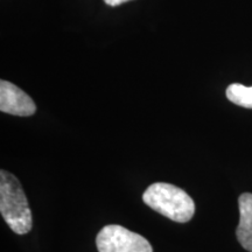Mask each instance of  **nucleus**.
<instances>
[{
	"mask_svg": "<svg viewBox=\"0 0 252 252\" xmlns=\"http://www.w3.org/2000/svg\"><path fill=\"white\" fill-rule=\"evenodd\" d=\"M144 202L157 213L178 223L193 219L195 203L184 189L165 182L151 185L143 195Z\"/></svg>",
	"mask_w": 252,
	"mask_h": 252,
	"instance_id": "2",
	"label": "nucleus"
},
{
	"mask_svg": "<svg viewBox=\"0 0 252 252\" xmlns=\"http://www.w3.org/2000/svg\"><path fill=\"white\" fill-rule=\"evenodd\" d=\"M96 245L98 252H153L146 238L118 224L104 226L97 235Z\"/></svg>",
	"mask_w": 252,
	"mask_h": 252,
	"instance_id": "3",
	"label": "nucleus"
},
{
	"mask_svg": "<svg viewBox=\"0 0 252 252\" xmlns=\"http://www.w3.org/2000/svg\"><path fill=\"white\" fill-rule=\"evenodd\" d=\"M0 110L20 117H28L36 111L35 103L28 94L11 82H0Z\"/></svg>",
	"mask_w": 252,
	"mask_h": 252,
	"instance_id": "4",
	"label": "nucleus"
},
{
	"mask_svg": "<svg viewBox=\"0 0 252 252\" xmlns=\"http://www.w3.org/2000/svg\"><path fill=\"white\" fill-rule=\"evenodd\" d=\"M0 213L12 231L26 235L33 226L27 197L20 182L13 174L0 171Z\"/></svg>",
	"mask_w": 252,
	"mask_h": 252,
	"instance_id": "1",
	"label": "nucleus"
},
{
	"mask_svg": "<svg viewBox=\"0 0 252 252\" xmlns=\"http://www.w3.org/2000/svg\"><path fill=\"white\" fill-rule=\"evenodd\" d=\"M126 1H130V0H104V2H105L106 5L111 6V7H116V6L124 4Z\"/></svg>",
	"mask_w": 252,
	"mask_h": 252,
	"instance_id": "7",
	"label": "nucleus"
},
{
	"mask_svg": "<svg viewBox=\"0 0 252 252\" xmlns=\"http://www.w3.org/2000/svg\"><path fill=\"white\" fill-rule=\"evenodd\" d=\"M239 223L236 236L245 250L252 252V194L244 193L238 198Z\"/></svg>",
	"mask_w": 252,
	"mask_h": 252,
	"instance_id": "5",
	"label": "nucleus"
},
{
	"mask_svg": "<svg viewBox=\"0 0 252 252\" xmlns=\"http://www.w3.org/2000/svg\"><path fill=\"white\" fill-rule=\"evenodd\" d=\"M226 98L242 108L252 109V87L239 83L230 84L226 89Z\"/></svg>",
	"mask_w": 252,
	"mask_h": 252,
	"instance_id": "6",
	"label": "nucleus"
}]
</instances>
